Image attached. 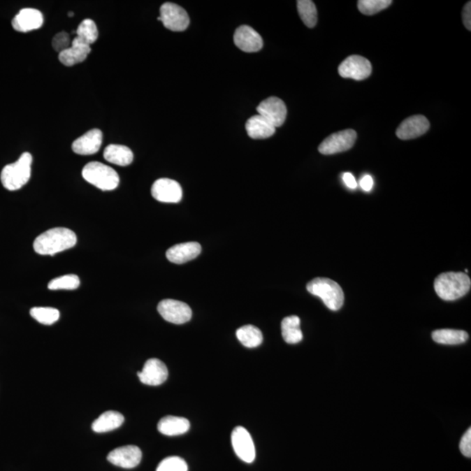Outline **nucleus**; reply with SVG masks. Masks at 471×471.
<instances>
[{
	"label": "nucleus",
	"instance_id": "obj_1",
	"mask_svg": "<svg viewBox=\"0 0 471 471\" xmlns=\"http://www.w3.org/2000/svg\"><path fill=\"white\" fill-rule=\"evenodd\" d=\"M76 242L77 237L73 231L63 227L52 228L35 239L34 249L38 254L54 256L73 247Z\"/></svg>",
	"mask_w": 471,
	"mask_h": 471
},
{
	"label": "nucleus",
	"instance_id": "obj_2",
	"mask_svg": "<svg viewBox=\"0 0 471 471\" xmlns=\"http://www.w3.org/2000/svg\"><path fill=\"white\" fill-rule=\"evenodd\" d=\"M434 287L435 293L442 300L452 301L469 293L471 281L465 273H445L435 279Z\"/></svg>",
	"mask_w": 471,
	"mask_h": 471
},
{
	"label": "nucleus",
	"instance_id": "obj_3",
	"mask_svg": "<svg viewBox=\"0 0 471 471\" xmlns=\"http://www.w3.org/2000/svg\"><path fill=\"white\" fill-rule=\"evenodd\" d=\"M33 157L30 153L21 154L15 163L6 165L3 168L0 179L2 185L10 191H15L26 185L30 180Z\"/></svg>",
	"mask_w": 471,
	"mask_h": 471
},
{
	"label": "nucleus",
	"instance_id": "obj_4",
	"mask_svg": "<svg viewBox=\"0 0 471 471\" xmlns=\"http://www.w3.org/2000/svg\"><path fill=\"white\" fill-rule=\"evenodd\" d=\"M307 289L314 296L321 298L326 307L338 311L343 307L344 293L338 283L326 277H316L307 284Z\"/></svg>",
	"mask_w": 471,
	"mask_h": 471
},
{
	"label": "nucleus",
	"instance_id": "obj_5",
	"mask_svg": "<svg viewBox=\"0 0 471 471\" xmlns=\"http://www.w3.org/2000/svg\"><path fill=\"white\" fill-rule=\"evenodd\" d=\"M82 177L89 184L104 191H113L119 182L117 172L106 164L92 161L82 170Z\"/></svg>",
	"mask_w": 471,
	"mask_h": 471
},
{
	"label": "nucleus",
	"instance_id": "obj_6",
	"mask_svg": "<svg viewBox=\"0 0 471 471\" xmlns=\"http://www.w3.org/2000/svg\"><path fill=\"white\" fill-rule=\"evenodd\" d=\"M356 139L357 133L354 129H346L333 133L321 143L319 147V153L329 156L345 152L352 149Z\"/></svg>",
	"mask_w": 471,
	"mask_h": 471
},
{
	"label": "nucleus",
	"instance_id": "obj_7",
	"mask_svg": "<svg viewBox=\"0 0 471 471\" xmlns=\"http://www.w3.org/2000/svg\"><path fill=\"white\" fill-rule=\"evenodd\" d=\"M158 20L161 21L167 29L173 31H182L187 29L189 24V17L187 12L180 6L174 3H164L160 8V17Z\"/></svg>",
	"mask_w": 471,
	"mask_h": 471
},
{
	"label": "nucleus",
	"instance_id": "obj_8",
	"mask_svg": "<svg viewBox=\"0 0 471 471\" xmlns=\"http://www.w3.org/2000/svg\"><path fill=\"white\" fill-rule=\"evenodd\" d=\"M157 310L165 321L175 325H182L191 321L192 311L184 302L175 300H161Z\"/></svg>",
	"mask_w": 471,
	"mask_h": 471
},
{
	"label": "nucleus",
	"instance_id": "obj_9",
	"mask_svg": "<svg viewBox=\"0 0 471 471\" xmlns=\"http://www.w3.org/2000/svg\"><path fill=\"white\" fill-rule=\"evenodd\" d=\"M338 71L342 78L363 80L371 75L372 65L362 56L351 55L340 65Z\"/></svg>",
	"mask_w": 471,
	"mask_h": 471
},
{
	"label": "nucleus",
	"instance_id": "obj_10",
	"mask_svg": "<svg viewBox=\"0 0 471 471\" xmlns=\"http://www.w3.org/2000/svg\"><path fill=\"white\" fill-rule=\"evenodd\" d=\"M231 444L236 455L245 463L254 461L256 456L255 445L252 435L245 428L236 427L231 434Z\"/></svg>",
	"mask_w": 471,
	"mask_h": 471
},
{
	"label": "nucleus",
	"instance_id": "obj_11",
	"mask_svg": "<svg viewBox=\"0 0 471 471\" xmlns=\"http://www.w3.org/2000/svg\"><path fill=\"white\" fill-rule=\"evenodd\" d=\"M256 111L275 128L282 126L287 119L286 104L277 97H270L263 101L256 108Z\"/></svg>",
	"mask_w": 471,
	"mask_h": 471
},
{
	"label": "nucleus",
	"instance_id": "obj_12",
	"mask_svg": "<svg viewBox=\"0 0 471 471\" xmlns=\"http://www.w3.org/2000/svg\"><path fill=\"white\" fill-rule=\"evenodd\" d=\"M151 194L157 201L175 203L181 201L182 189L177 181L161 178L154 182L151 188Z\"/></svg>",
	"mask_w": 471,
	"mask_h": 471
},
{
	"label": "nucleus",
	"instance_id": "obj_13",
	"mask_svg": "<svg viewBox=\"0 0 471 471\" xmlns=\"http://www.w3.org/2000/svg\"><path fill=\"white\" fill-rule=\"evenodd\" d=\"M140 382L149 386H159L166 382L168 372L166 365L158 358H150L144 364L143 370L138 372Z\"/></svg>",
	"mask_w": 471,
	"mask_h": 471
},
{
	"label": "nucleus",
	"instance_id": "obj_14",
	"mask_svg": "<svg viewBox=\"0 0 471 471\" xmlns=\"http://www.w3.org/2000/svg\"><path fill=\"white\" fill-rule=\"evenodd\" d=\"M142 456V451L138 447L128 445L112 451L108 456V460L115 466L132 469L139 465Z\"/></svg>",
	"mask_w": 471,
	"mask_h": 471
},
{
	"label": "nucleus",
	"instance_id": "obj_15",
	"mask_svg": "<svg viewBox=\"0 0 471 471\" xmlns=\"http://www.w3.org/2000/svg\"><path fill=\"white\" fill-rule=\"evenodd\" d=\"M430 126V122L423 115H413L400 123L396 130V136L402 140L417 138L424 135Z\"/></svg>",
	"mask_w": 471,
	"mask_h": 471
},
{
	"label": "nucleus",
	"instance_id": "obj_16",
	"mask_svg": "<svg viewBox=\"0 0 471 471\" xmlns=\"http://www.w3.org/2000/svg\"><path fill=\"white\" fill-rule=\"evenodd\" d=\"M234 43L245 52H256L263 48L262 37L258 31L249 26H241L234 34Z\"/></svg>",
	"mask_w": 471,
	"mask_h": 471
},
{
	"label": "nucleus",
	"instance_id": "obj_17",
	"mask_svg": "<svg viewBox=\"0 0 471 471\" xmlns=\"http://www.w3.org/2000/svg\"><path fill=\"white\" fill-rule=\"evenodd\" d=\"M44 22V17L40 10L34 8H24L13 17L12 24L14 30L27 33L38 29Z\"/></svg>",
	"mask_w": 471,
	"mask_h": 471
},
{
	"label": "nucleus",
	"instance_id": "obj_18",
	"mask_svg": "<svg viewBox=\"0 0 471 471\" xmlns=\"http://www.w3.org/2000/svg\"><path fill=\"white\" fill-rule=\"evenodd\" d=\"M101 143H103V132L100 129H94L76 139L73 143L72 149L76 154L89 156L99 151Z\"/></svg>",
	"mask_w": 471,
	"mask_h": 471
},
{
	"label": "nucleus",
	"instance_id": "obj_19",
	"mask_svg": "<svg viewBox=\"0 0 471 471\" xmlns=\"http://www.w3.org/2000/svg\"><path fill=\"white\" fill-rule=\"evenodd\" d=\"M201 251V245L198 242H182L168 249L166 256L168 261L181 265L196 259Z\"/></svg>",
	"mask_w": 471,
	"mask_h": 471
},
{
	"label": "nucleus",
	"instance_id": "obj_20",
	"mask_svg": "<svg viewBox=\"0 0 471 471\" xmlns=\"http://www.w3.org/2000/svg\"><path fill=\"white\" fill-rule=\"evenodd\" d=\"M90 52V45L80 38L75 37L71 45L59 55V59L63 65L72 66L85 61Z\"/></svg>",
	"mask_w": 471,
	"mask_h": 471
},
{
	"label": "nucleus",
	"instance_id": "obj_21",
	"mask_svg": "<svg viewBox=\"0 0 471 471\" xmlns=\"http://www.w3.org/2000/svg\"><path fill=\"white\" fill-rule=\"evenodd\" d=\"M246 132L252 139H266L275 133L276 128L260 115H253L245 124Z\"/></svg>",
	"mask_w": 471,
	"mask_h": 471
},
{
	"label": "nucleus",
	"instance_id": "obj_22",
	"mask_svg": "<svg viewBox=\"0 0 471 471\" xmlns=\"http://www.w3.org/2000/svg\"><path fill=\"white\" fill-rule=\"evenodd\" d=\"M191 428L189 421L184 417L165 416L158 423V430L168 437H177L185 434Z\"/></svg>",
	"mask_w": 471,
	"mask_h": 471
},
{
	"label": "nucleus",
	"instance_id": "obj_23",
	"mask_svg": "<svg viewBox=\"0 0 471 471\" xmlns=\"http://www.w3.org/2000/svg\"><path fill=\"white\" fill-rule=\"evenodd\" d=\"M124 423V416L117 411H106L101 414L92 424V430L96 433H105L117 430Z\"/></svg>",
	"mask_w": 471,
	"mask_h": 471
},
{
	"label": "nucleus",
	"instance_id": "obj_24",
	"mask_svg": "<svg viewBox=\"0 0 471 471\" xmlns=\"http://www.w3.org/2000/svg\"><path fill=\"white\" fill-rule=\"evenodd\" d=\"M105 160L108 163L118 165V166H128L131 164L133 159L132 150L129 147L111 144L104 150Z\"/></svg>",
	"mask_w": 471,
	"mask_h": 471
},
{
	"label": "nucleus",
	"instance_id": "obj_25",
	"mask_svg": "<svg viewBox=\"0 0 471 471\" xmlns=\"http://www.w3.org/2000/svg\"><path fill=\"white\" fill-rule=\"evenodd\" d=\"M281 330L284 342L288 344H297L303 339L300 330V319L298 316H289L281 323Z\"/></svg>",
	"mask_w": 471,
	"mask_h": 471
},
{
	"label": "nucleus",
	"instance_id": "obj_26",
	"mask_svg": "<svg viewBox=\"0 0 471 471\" xmlns=\"http://www.w3.org/2000/svg\"><path fill=\"white\" fill-rule=\"evenodd\" d=\"M432 339L435 342L444 345H459L466 342L469 335L462 330L440 329L432 333Z\"/></svg>",
	"mask_w": 471,
	"mask_h": 471
},
{
	"label": "nucleus",
	"instance_id": "obj_27",
	"mask_svg": "<svg viewBox=\"0 0 471 471\" xmlns=\"http://www.w3.org/2000/svg\"><path fill=\"white\" fill-rule=\"evenodd\" d=\"M237 337L239 342L249 349L259 347L263 342L261 331L252 325H246L238 329Z\"/></svg>",
	"mask_w": 471,
	"mask_h": 471
},
{
	"label": "nucleus",
	"instance_id": "obj_28",
	"mask_svg": "<svg viewBox=\"0 0 471 471\" xmlns=\"http://www.w3.org/2000/svg\"><path fill=\"white\" fill-rule=\"evenodd\" d=\"M298 12L305 26L312 28L318 21L317 8L315 3L311 0H298L297 2Z\"/></svg>",
	"mask_w": 471,
	"mask_h": 471
},
{
	"label": "nucleus",
	"instance_id": "obj_29",
	"mask_svg": "<svg viewBox=\"0 0 471 471\" xmlns=\"http://www.w3.org/2000/svg\"><path fill=\"white\" fill-rule=\"evenodd\" d=\"M30 314L35 321L45 326L55 324L61 316L58 309L52 307H34L31 309Z\"/></svg>",
	"mask_w": 471,
	"mask_h": 471
},
{
	"label": "nucleus",
	"instance_id": "obj_30",
	"mask_svg": "<svg viewBox=\"0 0 471 471\" xmlns=\"http://www.w3.org/2000/svg\"><path fill=\"white\" fill-rule=\"evenodd\" d=\"M77 36L89 45L94 43L99 36L96 24L90 19L84 20L76 30Z\"/></svg>",
	"mask_w": 471,
	"mask_h": 471
},
{
	"label": "nucleus",
	"instance_id": "obj_31",
	"mask_svg": "<svg viewBox=\"0 0 471 471\" xmlns=\"http://www.w3.org/2000/svg\"><path fill=\"white\" fill-rule=\"evenodd\" d=\"M79 277L75 274H68L61 277H56L48 284V289L56 290H75L80 287Z\"/></svg>",
	"mask_w": 471,
	"mask_h": 471
},
{
	"label": "nucleus",
	"instance_id": "obj_32",
	"mask_svg": "<svg viewBox=\"0 0 471 471\" xmlns=\"http://www.w3.org/2000/svg\"><path fill=\"white\" fill-rule=\"evenodd\" d=\"M391 0H358V9L365 15H374L391 6Z\"/></svg>",
	"mask_w": 471,
	"mask_h": 471
},
{
	"label": "nucleus",
	"instance_id": "obj_33",
	"mask_svg": "<svg viewBox=\"0 0 471 471\" xmlns=\"http://www.w3.org/2000/svg\"><path fill=\"white\" fill-rule=\"evenodd\" d=\"M157 471H188L187 463L179 456H171L163 460Z\"/></svg>",
	"mask_w": 471,
	"mask_h": 471
},
{
	"label": "nucleus",
	"instance_id": "obj_34",
	"mask_svg": "<svg viewBox=\"0 0 471 471\" xmlns=\"http://www.w3.org/2000/svg\"><path fill=\"white\" fill-rule=\"evenodd\" d=\"M70 45H71V41H70L69 35L66 31H61V33L56 34L52 38V48L59 54L68 49Z\"/></svg>",
	"mask_w": 471,
	"mask_h": 471
},
{
	"label": "nucleus",
	"instance_id": "obj_35",
	"mask_svg": "<svg viewBox=\"0 0 471 471\" xmlns=\"http://www.w3.org/2000/svg\"><path fill=\"white\" fill-rule=\"evenodd\" d=\"M460 451L466 458H470L471 456V430L469 428L460 442Z\"/></svg>",
	"mask_w": 471,
	"mask_h": 471
},
{
	"label": "nucleus",
	"instance_id": "obj_36",
	"mask_svg": "<svg viewBox=\"0 0 471 471\" xmlns=\"http://www.w3.org/2000/svg\"><path fill=\"white\" fill-rule=\"evenodd\" d=\"M463 21L465 26L469 31L471 30V2L466 3L463 10Z\"/></svg>",
	"mask_w": 471,
	"mask_h": 471
},
{
	"label": "nucleus",
	"instance_id": "obj_37",
	"mask_svg": "<svg viewBox=\"0 0 471 471\" xmlns=\"http://www.w3.org/2000/svg\"><path fill=\"white\" fill-rule=\"evenodd\" d=\"M360 184L364 191L369 192L371 191L372 186H374V180H372L371 175H365L361 178Z\"/></svg>",
	"mask_w": 471,
	"mask_h": 471
},
{
	"label": "nucleus",
	"instance_id": "obj_38",
	"mask_svg": "<svg viewBox=\"0 0 471 471\" xmlns=\"http://www.w3.org/2000/svg\"><path fill=\"white\" fill-rule=\"evenodd\" d=\"M343 182H345L347 187H349L351 189H354L357 188V182L355 180L354 175L349 172L343 174Z\"/></svg>",
	"mask_w": 471,
	"mask_h": 471
},
{
	"label": "nucleus",
	"instance_id": "obj_39",
	"mask_svg": "<svg viewBox=\"0 0 471 471\" xmlns=\"http://www.w3.org/2000/svg\"><path fill=\"white\" fill-rule=\"evenodd\" d=\"M68 15H69L70 17H72V16L73 15V13H68Z\"/></svg>",
	"mask_w": 471,
	"mask_h": 471
}]
</instances>
